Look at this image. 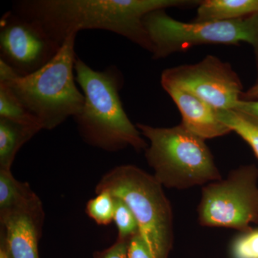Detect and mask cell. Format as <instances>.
Instances as JSON below:
<instances>
[{
  "label": "cell",
  "mask_w": 258,
  "mask_h": 258,
  "mask_svg": "<svg viewBox=\"0 0 258 258\" xmlns=\"http://www.w3.org/2000/svg\"><path fill=\"white\" fill-rule=\"evenodd\" d=\"M195 0H20L12 11L40 24L62 46L83 30L114 32L152 52L144 17L156 10L199 5Z\"/></svg>",
  "instance_id": "6da1fadb"
},
{
  "label": "cell",
  "mask_w": 258,
  "mask_h": 258,
  "mask_svg": "<svg viewBox=\"0 0 258 258\" xmlns=\"http://www.w3.org/2000/svg\"><path fill=\"white\" fill-rule=\"evenodd\" d=\"M75 72L84 103L74 118L83 142L108 152L127 147L145 151L149 144L129 119L120 100L123 78L119 70L111 66L96 71L77 57Z\"/></svg>",
  "instance_id": "7a4b0ae2"
},
{
  "label": "cell",
  "mask_w": 258,
  "mask_h": 258,
  "mask_svg": "<svg viewBox=\"0 0 258 258\" xmlns=\"http://www.w3.org/2000/svg\"><path fill=\"white\" fill-rule=\"evenodd\" d=\"M76 37L70 35L50 62L28 76H18L0 60V83L10 88L43 130H53L82 109L84 96L74 76Z\"/></svg>",
  "instance_id": "3957f363"
},
{
  "label": "cell",
  "mask_w": 258,
  "mask_h": 258,
  "mask_svg": "<svg viewBox=\"0 0 258 258\" xmlns=\"http://www.w3.org/2000/svg\"><path fill=\"white\" fill-rule=\"evenodd\" d=\"M136 125L149 140L146 159L164 187L186 189L222 179L205 139L181 123L171 128Z\"/></svg>",
  "instance_id": "277c9868"
},
{
  "label": "cell",
  "mask_w": 258,
  "mask_h": 258,
  "mask_svg": "<svg viewBox=\"0 0 258 258\" xmlns=\"http://www.w3.org/2000/svg\"><path fill=\"white\" fill-rule=\"evenodd\" d=\"M102 191L128 205L154 258H166L174 237L173 212L164 186L155 176L132 164L115 166L96 184L95 192Z\"/></svg>",
  "instance_id": "5b68a950"
},
{
  "label": "cell",
  "mask_w": 258,
  "mask_h": 258,
  "mask_svg": "<svg viewBox=\"0 0 258 258\" xmlns=\"http://www.w3.org/2000/svg\"><path fill=\"white\" fill-rule=\"evenodd\" d=\"M143 23L154 59L206 44L237 45L244 42L258 52V14L227 21L184 23L159 10L146 15Z\"/></svg>",
  "instance_id": "8992f818"
},
{
  "label": "cell",
  "mask_w": 258,
  "mask_h": 258,
  "mask_svg": "<svg viewBox=\"0 0 258 258\" xmlns=\"http://www.w3.org/2000/svg\"><path fill=\"white\" fill-rule=\"evenodd\" d=\"M257 171L242 166L226 179L205 185L198 205L199 223L204 227H225L243 232L258 222Z\"/></svg>",
  "instance_id": "52a82bcc"
},
{
  "label": "cell",
  "mask_w": 258,
  "mask_h": 258,
  "mask_svg": "<svg viewBox=\"0 0 258 258\" xmlns=\"http://www.w3.org/2000/svg\"><path fill=\"white\" fill-rule=\"evenodd\" d=\"M161 84L191 93L218 111L233 110L242 95V83L232 67L211 55L198 63L165 70Z\"/></svg>",
  "instance_id": "ba28073f"
},
{
  "label": "cell",
  "mask_w": 258,
  "mask_h": 258,
  "mask_svg": "<svg viewBox=\"0 0 258 258\" xmlns=\"http://www.w3.org/2000/svg\"><path fill=\"white\" fill-rule=\"evenodd\" d=\"M60 47L40 24L12 10L0 20V60L18 76L37 72L57 55Z\"/></svg>",
  "instance_id": "9c48e42d"
},
{
  "label": "cell",
  "mask_w": 258,
  "mask_h": 258,
  "mask_svg": "<svg viewBox=\"0 0 258 258\" xmlns=\"http://www.w3.org/2000/svg\"><path fill=\"white\" fill-rule=\"evenodd\" d=\"M44 221L43 205L31 188L14 205L0 210V251L8 258H39Z\"/></svg>",
  "instance_id": "30bf717a"
},
{
  "label": "cell",
  "mask_w": 258,
  "mask_h": 258,
  "mask_svg": "<svg viewBox=\"0 0 258 258\" xmlns=\"http://www.w3.org/2000/svg\"><path fill=\"white\" fill-rule=\"evenodd\" d=\"M163 88L179 108L181 124L191 133L206 140L223 137L232 132L218 118L217 110L206 102L179 88Z\"/></svg>",
  "instance_id": "8fae6325"
},
{
  "label": "cell",
  "mask_w": 258,
  "mask_h": 258,
  "mask_svg": "<svg viewBox=\"0 0 258 258\" xmlns=\"http://www.w3.org/2000/svg\"><path fill=\"white\" fill-rule=\"evenodd\" d=\"M42 130L39 125L0 118V170H11L19 150Z\"/></svg>",
  "instance_id": "7c38bea8"
},
{
  "label": "cell",
  "mask_w": 258,
  "mask_h": 258,
  "mask_svg": "<svg viewBox=\"0 0 258 258\" xmlns=\"http://www.w3.org/2000/svg\"><path fill=\"white\" fill-rule=\"evenodd\" d=\"M258 14V0H205L199 5L195 22L237 20Z\"/></svg>",
  "instance_id": "4fadbf2b"
},
{
  "label": "cell",
  "mask_w": 258,
  "mask_h": 258,
  "mask_svg": "<svg viewBox=\"0 0 258 258\" xmlns=\"http://www.w3.org/2000/svg\"><path fill=\"white\" fill-rule=\"evenodd\" d=\"M0 118L23 124L39 125L42 128L37 118L26 109L4 83H0Z\"/></svg>",
  "instance_id": "5bb4252c"
},
{
  "label": "cell",
  "mask_w": 258,
  "mask_h": 258,
  "mask_svg": "<svg viewBox=\"0 0 258 258\" xmlns=\"http://www.w3.org/2000/svg\"><path fill=\"white\" fill-rule=\"evenodd\" d=\"M218 118L250 146L258 158V125L232 110H217Z\"/></svg>",
  "instance_id": "9a60e30c"
},
{
  "label": "cell",
  "mask_w": 258,
  "mask_h": 258,
  "mask_svg": "<svg viewBox=\"0 0 258 258\" xmlns=\"http://www.w3.org/2000/svg\"><path fill=\"white\" fill-rule=\"evenodd\" d=\"M86 205L88 216L99 225H108L113 222L114 215V198L109 191H102L96 194Z\"/></svg>",
  "instance_id": "2e32d148"
},
{
  "label": "cell",
  "mask_w": 258,
  "mask_h": 258,
  "mask_svg": "<svg viewBox=\"0 0 258 258\" xmlns=\"http://www.w3.org/2000/svg\"><path fill=\"white\" fill-rule=\"evenodd\" d=\"M30 188L28 182L15 179L11 170H0V210L14 205Z\"/></svg>",
  "instance_id": "e0dca14e"
},
{
  "label": "cell",
  "mask_w": 258,
  "mask_h": 258,
  "mask_svg": "<svg viewBox=\"0 0 258 258\" xmlns=\"http://www.w3.org/2000/svg\"><path fill=\"white\" fill-rule=\"evenodd\" d=\"M114 198L115 209L113 222L118 230L119 240H128L139 232V225L133 212L119 198Z\"/></svg>",
  "instance_id": "ac0fdd59"
},
{
  "label": "cell",
  "mask_w": 258,
  "mask_h": 258,
  "mask_svg": "<svg viewBox=\"0 0 258 258\" xmlns=\"http://www.w3.org/2000/svg\"><path fill=\"white\" fill-rule=\"evenodd\" d=\"M234 258H258V229L241 232L232 245Z\"/></svg>",
  "instance_id": "d6986e66"
},
{
  "label": "cell",
  "mask_w": 258,
  "mask_h": 258,
  "mask_svg": "<svg viewBox=\"0 0 258 258\" xmlns=\"http://www.w3.org/2000/svg\"><path fill=\"white\" fill-rule=\"evenodd\" d=\"M128 258H154L139 232L129 239Z\"/></svg>",
  "instance_id": "ffe728a7"
},
{
  "label": "cell",
  "mask_w": 258,
  "mask_h": 258,
  "mask_svg": "<svg viewBox=\"0 0 258 258\" xmlns=\"http://www.w3.org/2000/svg\"><path fill=\"white\" fill-rule=\"evenodd\" d=\"M232 111L237 112L246 119L258 125V101L240 100Z\"/></svg>",
  "instance_id": "44dd1931"
},
{
  "label": "cell",
  "mask_w": 258,
  "mask_h": 258,
  "mask_svg": "<svg viewBox=\"0 0 258 258\" xmlns=\"http://www.w3.org/2000/svg\"><path fill=\"white\" fill-rule=\"evenodd\" d=\"M128 241L117 240L109 248L97 253L96 258H128Z\"/></svg>",
  "instance_id": "7402d4cb"
},
{
  "label": "cell",
  "mask_w": 258,
  "mask_h": 258,
  "mask_svg": "<svg viewBox=\"0 0 258 258\" xmlns=\"http://www.w3.org/2000/svg\"><path fill=\"white\" fill-rule=\"evenodd\" d=\"M246 99L253 100L258 98V82L254 85L252 88H249L243 95Z\"/></svg>",
  "instance_id": "603a6c76"
}]
</instances>
